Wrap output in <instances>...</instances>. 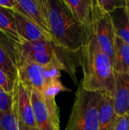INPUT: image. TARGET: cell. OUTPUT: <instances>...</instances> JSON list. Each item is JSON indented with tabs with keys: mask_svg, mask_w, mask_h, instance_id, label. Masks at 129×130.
Masks as SVG:
<instances>
[{
	"mask_svg": "<svg viewBox=\"0 0 129 130\" xmlns=\"http://www.w3.org/2000/svg\"><path fill=\"white\" fill-rule=\"evenodd\" d=\"M62 91H71L70 89L67 88L60 81V79L48 82L46 86L41 94L43 97L49 98H56V96Z\"/></svg>",
	"mask_w": 129,
	"mask_h": 130,
	"instance_id": "obj_17",
	"label": "cell"
},
{
	"mask_svg": "<svg viewBox=\"0 0 129 130\" xmlns=\"http://www.w3.org/2000/svg\"><path fill=\"white\" fill-rule=\"evenodd\" d=\"M63 2L78 23L91 30L93 0H63Z\"/></svg>",
	"mask_w": 129,
	"mask_h": 130,
	"instance_id": "obj_13",
	"label": "cell"
},
{
	"mask_svg": "<svg viewBox=\"0 0 129 130\" xmlns=\"http://www.w3.org/2000/svg\"><path fill=\"white\" fill-rule=\"evenodd\" d=\"M12 98V107L19 130H39L35 121L30 96L17 78L15 80Z\"/></svg>",
	"mask_w": 129,
	"mask_h": 130,
	"instance_id": "obj_6",
	"label": "cell"
},
{
	"mask_svg": "<svg viewBox=\"0 0 129 130\" xmlns=\"http://www.w3.org/2000/svg\"><path fill=\"white\" fill-rule=\"evenodd\" d=\"M114 130H129V113L118 116Z\"/></svg>",
	"mask_w": 129,
	"mask_h": 130,
	"instance_id": "obj_22",
	"label": "cell"
},
{
	"mask_svg": "<svg viewBox=\"0 0 129 130\" xmlns=\"http://www.w3.org/2000/svg\"><path fill=\"white\" fill-rule=\"evenodd\" d=\"M15 20L17 32L19 36L24 40L29 42L33 41H48L52 42V38L46 34L40 27L32 23L29 19L22 15L21 13L13 11Z\"/></svg>",
	"mask_w": 129,
	"mask_h": 130,
	"instance_id": "obj_10",
	"label": "cell"
},
{
	"mask_svg": "<svg viewBox=\"0 0 129 130\" xmlns=\"http://www.w3.org/2000/svg\"><path fill=\"white\" fill-rule=\"evenodd\" d=\"M15 81L9 77L3 70L0 69V88L7 94H12Z\"/></svg>",
	"mask_w": 129,
	"mask_h": 130,
	"instance_id": "obj_20",
	"label": "cell"
},
{
	"mask_svg": "<svg viewBox=\"0 0 129 130\" xmlns=\"http://www.w3.org/2000/svg\"><path fill=\"white\" fill-rule=\"evenodd\" d=\"M113 67L115 73H129V45L117 36Z\"/></svg>",
	"mask_w": 129,
	"mask_h": 130,
	"instance_id": "obj_15",
	"label": "cell"
},
{
	"mask_svg": "<svg viewBox=\"0 0 129 130\" xmlns=\"http://www.w3.org/2000/svg\"><path fill=\"white\" fill-rule=\"evenodd\" d=\"M17 78L26 90L33 88L42 94L46 86L43 68L27 59L21 60L17 66Z\"/></svg>",
	"mask_w": 129,
	"mask_h": 130,
	"instance_id": "obj_7",
	"label": "cell"
},
{
	"mask_svg": "<svg viewBox=\"0 0 129 130\" xmlns=\"http://www.w3.org/2000/svg\"><path fill=\"white\" fill-rule=\"evenodd\" d=\"M117 118L113 97L101 93L98 113V130H114Z\"/></svg>",
	"mask_w": 129,
	"mask_h": 130,
	"instance_id": "obj_12",
	"label": "cell"
},
{
	"mask_svg": "<svg viewBox=\"0 0 129 130\" xmlns=\"http://www.w3.org/2000/svg\"><path fill=\"white\" fill-rule=\"evenodd\" d=\"M113 20L116 36L124 40L129 45V3L126 0V5L109 14Z\"/></svg>",
	"mask_w": 129,
	"mask_h": 130,
	"instance_id": "obj_14",
	"label": "cell"
},
{
	"mask_svg": "<svg viewBox=\"0 0 129 130\" xmlns=\"http://www.w3.org/2000/svg\"><path fill=\"white\" fill-rule=\"evenodd\" d=\"M13 104L12 94H7L0 88V111H6L11 108Z\"/></svg>",
	"mask_w": 129,
	"mask_h": 130,
	"instance_id": "obj_21",
	"label": "cell"
},
{
	"mask_svg": "<svg viewBox=\"0 0 129 130\" xmlns=\"http://www.w3.org/2000/svg\"><path fill=\"white\" fill-rule=\"evenodd\" d=\"M52 42L71 53H79L87 44L92 30L78 23L63 0H42Z\"/></svg>",
	"mask_w": 129,
	"mask_h": 130,
	"instance_id": "obj_1",
	"label": "cell"
},
{
	"mask_svg": "<svg viewBox=\"0 0 129 130\" xmlns=\"http://www.w3.org/2000/svg\"><path fill=\"white\" fill-rule=\"evenodd\" d=\"M115 79L113 104L116 114L122 116L129 113V73H115Z\"/></svg>",
	"mask_w": 129,
	"mask_h": 130,
	"instance_id": "obj_11",
	"label": "cell"
},
{
	"mask_svg": "<svg viewBox=\"0 0 129 130\" xmlns=\"http://www.w3.org/2000/svg\"><path fill=\"white\" fill-rule=\"evenodd\" d=\"M39 130H60L59 108L56 98L43 97L33 88L26 90Z\"/></svg>",
	"mask_w": 129,
	"mask_h": 130,
	"instance_id": "obj_5",
	"label": "cell"
},
{
	"mask_svg": "<svg viewBox=\"0 0 129 130\" xmlns=\"http://www.w3.org/2000/svg\"><path fill=\"white\" fill-rule=\"evenodd\" d=\"M12 10L21 13L46 34L52 37L42 0H17V4Z\"/></svg>",
	"mask_w": 129,
	"mask_h": 130,
	"instance_id": "obj_8",
	"label": "cell"
},
{
	"mask_svg": "<svg viewBox=\"0 0 129 130\" xmlns=\"http://www.w3.org/2000/svg\"><path fill=\"white\" fill-rule=\"evenodd\" d=\"M101 93L85 91L80 83L65 130H98Z\"/></svg>",
	"mask_w": 129,
	"mask_h": 130,
	"instance_id": "obj_3",
	"label": "cell"
},
{
	"mask_svg": "<svg viewBox=\"0 0 129 130\" xmlns=\"http://www.w3.org/2000/svg\"><path fill=\"white\" fill-rule=\"evenodd\" d=\"M16 4L17 0H0V7L9 10H12Z\"/></svg>",
	"mask_w": 129,
	"mask_h": 130,
	"instance_id": "obj_23",
	"label": "cell"
},
{
	"mask_svg": "<svg viewBox=\"0 0 129 130\" xmlns=\"http://www.w3.org/2000/svg\"><path fill=\"white\" fill-rule=\"evenodd\" d=\"M128 3H129V0H128Z\"/></svg>",
	"mask_w": 129,
	"mask_h": 130,
	"instance_id": "obj_24",
	"label": "cell"
},
{
	"mask_svg": "<svg viewBox=\"0 0 129 130\" xmlns=\"http://www.w3.org/2000/svg\"><path fill=\"white\" fill-rule=\"evenodd\" d=\"M18 43L0 33V69L14 81L17 78Z\"/></svg>",
	"mask_w": 129,
	"mask_h": 130,
	"instance_id": "obj_9",
	"label": "cell"
},
{
	"mask_svg": "<svg viewBox=\"0 0 129 130\" xmlns=\"http://www.w3.org/2000/svg\"><path fill=\"white\" fill-rule=\"evenodd\" d=\"M103 11L111 14L126 5V0H97Z\"/></svg>",
	"mask_w": 129,
	"mask_h": 130,
	"instance_id": "obj_18",
	"label": "cell"
},
{
	"mask_svg": "<svg viewBox=\"0 0 129 130\" xmlns=\"http://www.w3.org/2000/svg\"><path fill=\"white\" fill-rule=\"evenodd\" d=\"M43 68L44 75H45L47 83L60 78L61 71L62 70V68L59 65L56 63H51L47 66H43Z\"/></svg>",
	"mask_w": 129,
	"mask_h": 130,
	"instance_id": "obj_19",
	"label": "cell"
},
{
	"mask_svg": "<svg viewBox=\"0 0 129 130\" xmlns=\"http://www.w3.org/2000/svg\"><path fill=\"white\" fill-rule=\"evenodd\" d=\"M79 65L82 68V88L87 91L113 96L116 88L113 63L92 34L79 52Z\"/></svg>",
	"mask_w": 129,
	"mask_h": 130,
	"instance_id": "obj_2",
	"label": "cell"
},
{
	"mask_svg": "<svg viewBox=\"0 0 129 130\" xmlns=\"http://www.w3.org/2000/svg\"><path fill=\"white\" fill-rule=\"evenodd\" d=\"M91 30L92 34L113 63L116 37L113 20L110 14L102 9L97 0H93L92 2Z\"/></svg>",
	"mask_w": 129,
	"mask_h": 130,
	"instance_id": "obj_4",
	"label": "cell"
},
{
	"mask_svg": "<svg viewBox=\"0 0 129 130\" xmlns=\"http://www.w3.org/2000/svg\"><path fill=\"white\" fill-rule=\"evenodd\" d=\"M0 33L6 35L13 40L21 43L24 40L17 32L15 20L12 10L0 7Z\"/></svg>",
	"mask_w": 129,
	"mask_h": 130,
	"instance_id": "obj_16",
	"label": "cell"
}]
</instances>
